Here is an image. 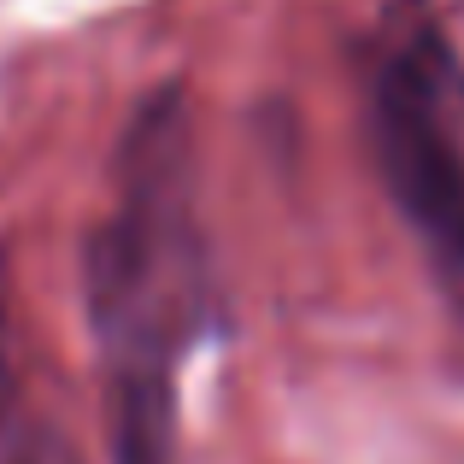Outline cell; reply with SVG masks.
Returning a JSON list of instances; mask_svg holds the SVG:
<instances>
[{
  "label": "cell",
  "mask_w": 464,
  "mask_h": 464,
  "mask_svg": "<svg viewBox=\"0 0 464 464\" xmlns=\"http://www.w3.org/2000/svg\"><path fill=\"white\" fill-rule=\"evenodd\" d=\"M371 148L406 229L430 253L435 276L464 295V101L453 65L423 47L376 59L371 71Z\"/></svg>",
  "instance_id": "7a4b0ae2"
},
{
  "label": "cell",
  "mask_w": 464,
  "mask_h": 464,
  "mask_svg": "<svg viewBox=\"0 0 464 464\" xmlns=\"http://www.w3.org/2000/svg\"><path fill=\"white\" fill-rule=\"evenodd\" d=\"M82 300L106 388H177V359L212 300L194 212V118L177 82L141 101L124 130L112 212L82 247Z\"/></svg>",
  "instance_id": "6da1fadb"
},
{
  "label": "cell",
  "mask_w": 464,
  "mask_h": 464,
  "mask_svg": "<svg viewBox=\"0 0 464 464\" xmlns=\"http://www.w3.org/2000/svg\"><path fill=\"white\" fill-rule=\"evenodd\" d=\"M0 464H82V459H77V447L65 441V430H53V423H24V430H12Z\"/></svg>",
  "instance_id": "3957f363"
}]
</instances>
